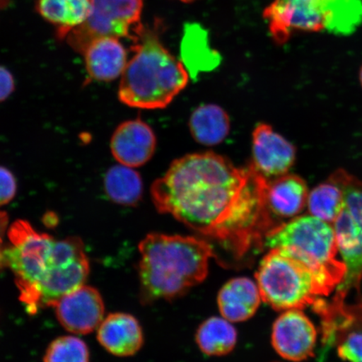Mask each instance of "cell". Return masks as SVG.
I'll list each match as a JSON object with an SVG mask.
<instances>
[{
	"instance_id": "cell-28",
	"label": "cell",
	"mask_w": 362,
	"mask_h": 362,
	"mask_svg": "<svg viewBox=\"0 0 362 362\" xmlns=\"http://www.w3.org/2000/svg\"><path fill=\"white\" fill-rule=\"evenodd\" d=\"M15 89V81L10 71L0 66V102L6 100Z\"/></svg>"
},
{
	"instance_id": "cell-5",
	"label": "cell",
	"mask_w": 362,
	"mask_h": 362,
	"mask_svg": "<svg viewBox=\"0 0 362 362\" xmlns=\"http://www.w3.org/2000/svg\"><path fill=\"white\" fill-rule=\"evenodd\" d=\"M255 277L262 300L275 310L304 309L327 296L315 272L287 248L269 249Z\"/></svg>"
},
{
	"instance_id": "cell-23",
	"label": "cell",
	"mask_w": 362,
	"mask_h": 362,
	"mask_svg": "<svg viewBox=\"0 0 362 362\" xmlns=\"http://www.w3.org/2000/svg\"><path fill=\"white\" fill-rule=\"evenodd\" d=\"M343 206L342 189L329 180L317 185L308 197L307 207L310 216L332 225Z\"/></svg>"
},
{
	"instance_id": "cell-20",
	"label": "cell",
	"mask_w": 362,
	"mask_h": 362,
	"mask_svg": "<svg viewBox=\"0 0 362 362\" xmlns=\"http://www.w3.org/2000/svg\"><path fill=\"white\" fill-rule=\"evenodd\" d=\"M189 128L194 139L199 144L206 146H216L229 134V116L223 107L216 104H206L192 112Z\"/></svg>"
},
{
	"instance_id": "cell-22",
	"label": "cell",
	"mask_w": 362,
	"mask_h": 362,
	"mask_svg": "<svg viewBox=\"0 0 362 362\" xmlns=\"http://www.w3.org/2000/svg\"><path fill=\"white\" fill-rule=\"evenodd\" d=\"M107 196L112 201L124 206H134L143 194V181L137 171L123 165L107 171L104 180Z\"/></svg>"
},
{
	"instance_id": "cell-3",
	"label": "cell",
	"mask_w": 362,
	"mask_h": 362,
	"mask_svg": "<svg viewBox=\"0 0 362 362\" xmlns=\"http://www.w3.org/2000/svg\"><path fill=\"white\" fill-rule=\"evenodd\" d=\"M134 56L122 74L119 100L141 110H162L187 87L189 74L165 47L155 29H144L133 42Z\"/></svg>"
},
{
	"instance_id": "cell-2",
	"label": "cell",
	"mask_w": 362,
	"mask_h": 362,
	"mask_svg": "<svg viewBox=\"0 0 362 362\" xmlns=\"http://www.w3.org/2000/svg\"><path fill=\"white\" fill-rule=\"evenodd\" d=\"M143 302L183 296L206 279L214 248L197 237L153 233L139 243Z\"/></svg>"
},
{
	"instance_id": "cell-9",
	"label": "cell",
	"mask_w": 362,
	"mask_h": 362,
	"mask_svg": "<svg viewBox=\"0 0 362 362\" xmlns=\"http://www.w3.org/2000/svg\"><path fill=\"white\" fill-rule=\"evenodd\" d=\"M89 272L88 257L79 238L57 240L51 269L40 286V307H52L66 293L83 285Z\"/></svg>"
},
{
	"instance_id": "cell-19",
	"label": "cell",
	"mask_w": 362,
	"mask_h": 362,
	"mask_svg": "<svg viewBox=\"0 0 362 362\" xmlns=\"http://www.w3.org/2000/svg\"><path fill=\"white\" fill-rule=\"evenodd\" d=\"M36 10L45 20L57 27V36L63 40L87 20L90 0H37Z\"/></svg>"
},
{
	"instance_id": "cell-8",
	"label": "cell",
	"mask_w": 362,
	"mask_h": 362,
	"mask_svg": "<svg viewBox=\"0 0 362 362\" xmlns=\"http://www.w3.org/2000/svg\"><path fill=\"white\" fill-rule=\"evenodd\" d=\"M332 226L338 252L346 267L334 300L344 303L352 288L359 291L362 279V187L349 188L344 193L343 209Z\"/></svg>"
},
{
	"instance_id": "cell-18",
	"label": "cell",
	"mask_w": 362,
	"mask_h": 362,
	"mask_svg": "<svg viewBox=\"0 0 362 362\" xmlns=\"http://www.w3.org/2000/svg\"><path fill=\"white\" fill-rule=\"evenodd\" d=\"M262 300L257 283L240 277L229 280L217 296L220 313L233 323L244 322L256 314Z\"/></svg>"
},
{
	"instance_id": "cell-6",
	"label": "cell",
	"mask_w": 362,
	"mask_h": 362,
	"mask_svg": "<svg viewBox=\"0 0 362 362\" xmlns=\"http://www.w3.org/2000/svg\"><path fill=\"white\" fill-rule=\"evenodd\" d=\"M7 238L6 267L15 275L21 301L30 314H35L40 308V286L51 269L57 240L23 220L11 224Z\"/></svg>"
},
{
	"instance_id": "cell-26",
	"label": "cell",
	"mask_w": 362,
	"mask_h": 362,
	"mask_svg": "<svg viewBox=\"0 0 362 362\" xmlns=\"http://www.w3.org/2000/svg\"><path fill=\"white\" fill-rule=\"evenodd\" d=\"M339 358L349 362H362V329L353 330L343 337L338 346Z\"/></svg>"
},
{
	"instance_id": "cell-29",
	"label": "cell",
	"mask_w": 362,
	"mask_h": 362,
	"mask_svg": "<svg viewBox=\"0 0 362 362\" xmlns=\"http://www.w3.org/2000/svg\"><path fill=\"white\" fill-rule=\"evenodd\" d=\"M8 225V216L6 212L0 211V270L6 268V248L4 238L8 233L10 226Z\"/></svg>"
},
{
	"instance_id": "cell-16",
	"label": "cell",
	"mask_w": 362,
	"mask_h": 362,
	"mask_svg": "<svg viewBox=\"0 0 362 362\" xmlns=\"http://www.w3.org/2000/svg\"><path fill=\"white\" fill-rule=\"evenodd\" d=\"M97 337L104 349L121 357L134 356L144 344L143 329L139 320L126 313L108 315L99 325Z\"/></svg>"
},
{
	"instance_id": "cell-30",
	"label": "cell",
	"mask_w": 362,
	"mask_h": 362,
	"mask_svg": "<svg viewBox=\"0 0 362 362\" xmlns=\"http://www.w3.org/2000/svg\"><path fill=\"white\" fill-rule=\"evenodd\" d=\"M179 1L184 2V3H192L194 1H197V0H179Z\"/></svg>"
},
{
	"instance_id": "cell-21",
	"label": "cell",
	"mask_w": 362,
	"mask_h": 362,
	"mask_svg": "<svg viewBox=\"0 0 362 362\" xmlns=\"http://www.w3.org/2000/svg\"><path fill=\"white\" fill-rule=\"evenodd\" d=\"M196 342L206 356L228 355L237 345V329L223 317H211L198 327Z\"/></svg>"
},
{
	"instance_id": "cell-25",
	"label": "cell",
	"mask_w": 362,
	"mask_h": 362,
	"mask_svg": "<svg viewBox=\"0 0 362 362\" xmlns=\"http://www.w3.org/2000/svg\"><path fill=\"white\" fill-rule=\"evenodd\" d=\"M89 350L78 337H58L49 344L44 356V362H89Z\"/></svg>"
},
{
	"instance_id": "cell-24",
	"label": "cell",
	"mask_w": 362,
	"mask_h": 362,
	"mask_svg": "<svg viewBox=\"0 0 362 362\" xmlns=\"http://www.w3.org/2000/svg\"><path fill=\"white\" fill-rule=\"evenodd\" d=\"M329 28L338 33L351 30L362 24V0H324Z\"/></svg>"
},
{
	"instance_id": "cell-4",
	"label": "cell",
	"mask_w": 362,
	"mask_h": 362,
	"mask_svg": "<svg viewBox=\"0 0 362 362\" xmlns=\"http://www.w3.org/2000/svg\"><path fill=\"white\" fill-rule=\"evenodd\" d=\"M264 246L288 249L315 272L327 296L345 277L346 267L337 259L332 225L310 215L275 226L266 234Z\"/></svg>"
},
{
	"instance_id": "cell-12",
	"label": "cell",
	"mask_w": 362,
	"mask_h": 362,
	"mask_svg": "<svg viewBox=\"0 0 362 362\" xmlns=\"http://www.w3.org/2000/svg\"><path fill=\"white\" fill-rule=\"evenodd\" d=\"M52 308L62 327L76 334L94 332L103 322L105 314L100 293L85 284L62 297Z\"/></svg>"
},
{
	"instance_id": "cell-14",
	"label": "cell",
	"mask_w": 362,
	"mask_h": 362,
	"mask_svg": "<svg viewBox=\"0 0 362 362\" xmlns=\"http://www.w3.org/2000/svg\"><path fill=\"white\" fill-rule=\"evenodd\" d=\"M153 129L142 119L126 121L117 127L111 139V151L120 165L135 168L151 160L156 148Z\"/></svg>"
},
{
	"instance_id": "cell-27",
	"label": "cell",
	"mask_w": 362,
	"mask_h": 362,
	"mask_svg": "<svg viewBox=\"0 0 362 362\" xmlns=\"http://www.w3.org/2000/svg\"><path fill=\"white\" fill-rule=\"evenodd\" d=\"M17 185L11 172L0 166V207L13 200L16 194Z\"/></svg>"
},
{
	"instance_id": "cell-15",
	"label": "cell",
	"mask_w": 362,
	"mask_h": 362,
	"mask_svg": "<svg viewBox=\"0 0 362 362\" xmlns=\"http://www.w3.org/2000/svg\"><path fill=\"white\" fill-rule=\"evenodd\" d=\"M305 180L300 176L285 174L269 180L266 189L267 206L278 224L281 220L293 219L307 206L309 197Z\"/></svg>"
},
{
	"instance_id": "cell-31",
	"label": "cell",
	"mask_w": 362,
	"mask_h": 362,
	"mask_svg": "<svg viewBox=\"0 0 362 362\" xmlns=\"http://www.w3.org/2000/svg\"><path fill=\"white\" fill-rule=\"evenodd\" d=\"M359 78H360V83H361V87H362V66L361 68Z\"/></svg>"
},
{
	"instance_id": "cell-7",
	"label": "cell",
	"mask_w": 362,
	"mask_h": 362,
	"mask_svg": "<svg viewBox=\"0 0 362 362\" xmlns=\"http://www.w3.org/2000/svg\"><path fill=\"white\" fill-rule=\"evenodd\" d=\"M143 6L144 0H90L87 20L67 35V43L83 54L98 38H127L134 42L144 27Z\"/></svg>"
},
{
	"instance_id": "cell-17",
	"label": "cell",
	"mask_w": 362,
	"mask_h": 362,
	"mask_svg": "<svg viewBox=\"0 0 362 362\" xmlns=\"http://www.w3.org/2000/svg\"><path fill=\"white\" fill-rule=\"evenodd\" d=\"M86 69L94 80L110 81L124 74L128 54L119 38L102 37L90 42L83 53Z\"/></svg>"
},
{
	"instance_id": "cell-13",
	"label": "cell",
	"mask_w": 362,
	"mask_h": 362,
	"mask_svg": "<svg viewBox=\"0 0 362 362\" xmlns=\"http://www.w3.org/2000/svg\"><path fill=\"white\" fill-rule=\"evenodd\" d=\"M296 160V148L274 131L269 124L261 123L252 133L251 164L268 180L288 174Z\"/></svg>"
},
{
	"instance_id": "cell-10",
	"label": "cell",
	"mask_w": 362,
	"mask_h": 362,
	"mask_svg": "<svg viewBox=\"0 0 362 362\" xmlns=\"http://www.w3.org/2000/svg\"><path fill=\"white\" fill-rule=\"evenodd\" d=\"M271 37L284 45L294 31L327 30L328 13L324 0H274L262 13Z\"/></svg>"
},
{
	"instance_id": "cell-11",
	"label": "cell",
	"mask_w": 362,
	"mask_h": 362,
	"mask_svg": "<svg viewBox=\"0 0 362 362\" xmlns=\"http://www.w3.org/2000/svg\"><path fill=\"white\" fill-rule=\"evenodd\" d=\"M316 339L314 324L300 310L284 311L272 329V345L287 361L298 362L314 356Z\"/></svg>"
},
{
	"instance_id": "cell-1",
	"label": "cell",
	"mask_w": 362,
	"mask_h": 362,
	"mask_svg": "<svg viewBox=\"0 0 362 362\" xmlns=\"http://www.w3.org/2000/svg\"><path fill=\"white\" fill-rule=\"evenodd\" d=\"M268 182L252 164L237 167L214 152L194 153L174 160L152 185L151 196L158 212L239 261L279 226L267 206Z\"/></svg>"
}]
</instances>
